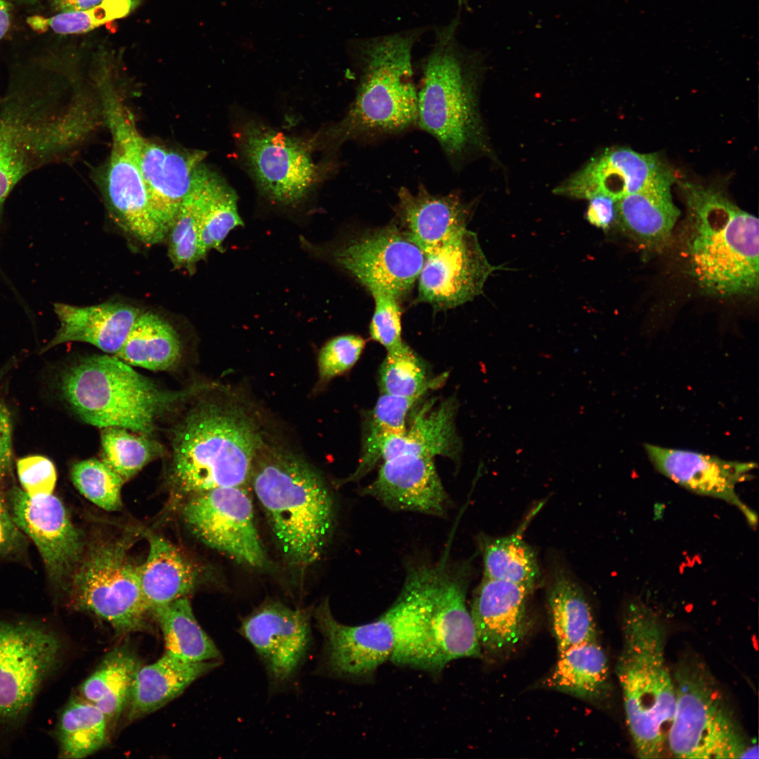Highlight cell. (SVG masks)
<instances>
[{
    "label": "cell",
    "instance_id": "obj_1",
    "mask_svg": "<svg viewBox=\"0 0 759 759\" xmlns=\"http://www.w3.org/2000/svg\"><path fill=\"white\" fill-rule=\"evenodd\" d=\"M467 566L410 567L403 588L388 609L395 632L390 661L398 666L438 673L460 658L482 656L466 602Z\"/></svg>",
    "mask_w": 759,
    "mask_h": 759
},
{
    "label": "cell",
    "instance_id": "obj_2",
    "mask_svg": "<svg viewBox=\"0 0 759 759\" xmlns=\"http://www.w3.org/2000/svg\"><path fill=\"white\" fill-rule=\"evenodd\" d=\"M264 446L256 417L230 394L198 398L173 432L169 478L174 491L190 496L242 486Z\"/></svg>",
    "mask_w": 759,
    "mask_h": 759
},
{
    "label": "cell",
    "instance_id": "obj_3",
    "mask_svg": "<svg viewBox=\"0 0 759 759\" xmlns=\"http://www.w3.org/2000/svg\"><path fill=\"white\" fill-rule=\"evenodd\" d=\"M51 77L12 81L0 98V219L14 186L57 161L89 129L84 102Z\"/></svg>",
    "mask_w": 759,
    "mask_h": 759
},
{
    "label": "cell",
    "instance_id": "obj_4",
    "mask_svg": "<svg viewBox=\"0 0 759 759\" xmlns=\"http://www.w3.org/2000/svg\"><path fill=\"white\" fill-rule=\"evenodd\" d=\"M686 205L684 252L688 271L704 293L753 295L758 289L759 223L724 193L678 182Z\"/></svg>",
    "mask_w": 759,
    "mask_h": 759
},
{
    "label": "cell",
    "instance_id": "obj_5",
    "mask_svg": "<svg viewBox=\"0 0 759 759\" xmlns=\"http://www.w3.org/2000/svg\"><path fill=\"white\" fill-rule=\"evenodd\" d=\"M249 479L287 561L301 567L316 562L334 523L331 494L320 474L300 456L264 444Z\"/></svg>",
    "mask_w": 759,
    "mask_h": 759
},
{
    "label": "cell",
    "instance_id": "obj_6",
    "mask_svg": "<svg viewBox=\"0 0 759 759\" xmlns=\"http://www.w3.org/2000/svg\"><path fill=\"white\" fill-rule=\"evenodd\" d=\"M623 646L616 674L626 724L638 758L663 753L675 708V682L665 659V628L640 601L630 602L623 616Z\"/></svg>",
    "mask_w": 759,
    "mask_h": 759
},
{
    "label": "cell",
    "instance_id": "obj_7",
    "mask_svg": "<svg viewBox=\"0 0 759 759\" xmlns=\"http://www.w3.org/2000/svg\"><path fill=\"white\" fill-rule=\"evenodd\" d=\"M421 34L413 30L360 44L355 98L344 117L327 131L330 145L398 135L416 126L412 52Z\"/></svg>",
    "mask_w": 759,
    "mask_h": 759
},
{
    "label": "cell",
    "instance_id": "obj_8",
    "mask_svg": "<svg viewBox=\"0 0 759 759\" xmlns=\"http://www.w3.org/2000/svg\"><path fill=\"white\" fill-rule=\"evenodd\" d=\"M458 25L456 17L436 32L422 65L416 124L437 141L455 168L483 145L476 94L479 58L459 44Z\"/></svg>",
    "mask_w": 759,
    "mask_h": 759
},
{
    "label": "cell",
    "instance_id": "obj_9",
    "mask_svg": "<svg viewBox=\"0 0 759 759\" xmlns=\"http://www.w3.org/2000/svg\"><path fill=\"white\" fill-rule=\"evenodd\" d=\"M64 400L85 422L151 434L157 422L200 387L162 389L117 356L94 355L68 366L60 379Z\"/></svg>",
    "mask_w": 759,
    "mask_h": 759
},
{
    "label": "cell",
    "instance_id": "obj_10",
    "mask_svg": "<svg viewBox=\"0 0 759 759\" xmlns=\"http://www.w3.org/2000/svg\"><path fill=\"white\" fill-rule=\"evenodd\" d=\"M64 641L45 621L0 620V753L21 734L36 699L63 661Z\"/></svg>",
    "mask_w": 759,
    "mask_h": 759
},
{
    "label": "cell",
    "instance_id": "obj_11",
    "mask_svg": "<svg viewBox=\"0 0 759 759\" xmlns=\"http://www.w3.org/2000/svg\"><path fill=\"white\" fill-rule=\"evenodd\" d=\"M675 708L666 744L678 758H758L708 670L696 660L679 664Z\"/></svg>",
    "mask_w": 759,
    "mask_h": 759
},
{
    "label": "cell",
    "instance_id": "obj_12",
    "mask_svg": "<svg viewBox=\"0 0 759 759\" xmlns=\"http://www.w3.org/2000/svg\"><path fill=\"white\" fill-rule=\"evenodd\" d=\"M132 538L93 542L69 581L72 606L107 622L119 635L147 630L152 614L141 588L139 565L129 555Z\"/></svg>",
    "mask_w": 759,
    "mask_h": 759
},
{
    "label": "cell",
    "instance_id": "obj_13",
    "mask_svg": "<svg viewBox=\"0 0 759 759\" xmlns=\"http://www.w3.org/2000/svg\"><path fill=\"white\" fill-rule=\"evenodd\" d=\"M331 259L372 294L398 299L418 279L425 254L394 226L369 232L334 248Z\"/></svg>",
    "mask_w": 759,
    "mask_h": 759
},
{
    "label": "cell",
    "instance_id": "obj_14",
    "mask_svg": "<svg viewBox=\"0 0 759 759\" xmlns=\"http://www.w3.org/2000/svg\"><path fill=\"white\" fill-rule=\"evenodd\" d=\"M182 512L191 531L209 547L250 566L265 565L252 500L242 486L194 494Z\"/></svg>",
    "mask_w": 759,
    "mask_h": 759
},
{
    "label": "cell",
    "instance_id": "obj_15",
    "mask_svg": "<svg viewBox=\"0 0 759 759\" xmlns=\"http://www.w3.org/2000/svg\"><path fill=\"white\" fill-rule=\"evenodd\" d=\"M246 162L260 188L285 205L302 199L319 177V169L299 140L257 124H247L240 138Z\"/></svg>",
    "mask_w": 759,
    "mask_h": 759
},
{
    "label": "cell",
    "instance_id": "obj_16",
    "mask_svg": "<svg viewBox=\"0 0 759 759\" xmlns=\"http://www.w3.org/2000/svg\"><path fill=\"white\" fill-rule=\"evenodd\" d=\"M7 503L15 524L36 545L51 582L62 588L69 584L84 541L62 501L53 494L32 497L13 487Z\"/></svg>",
    "mask_w": 759,
    "mask_h": 759
},
{
    "label": "cell",
    "instance_id": "obj_17",
    "mask_svg": "<svg viewBox=\"0 0 759 759\" xmlns=\"http://www.w3.org/2000/svg\"><path fill=\"white\" fill-rule=\"evenodd\" d=\"M499 268L488 262L476 235L465 228L425 254L418 298L439 309L456 307L481 294L489 275Z\"/></svg>",
    "mask_w": 759,
    "mask_h": 759
},
{
    "label": "cell",
    "instance_id": "obj_18",
    "mask_svg": "<svg viewBox=\"0 0 759 759\" xmlns=\"http://www.w3.org/2000/svg\"><path fill=\"white\" fill-rule=\"evenodd\" d=\"M458 408L457 400L453 398L438 403L434 401L426 403L412 414L402 433L363 443L358 465L345 482L358 481L377 463L399 455L456 458L462 446L455 427Z\"/></svg>",
    "mask_w": 759,
    "mask_h": 759
},
{
    "label": "cell",
    "instance_id": "obj_19",
    "mask_svg": "<svg viewBox=\"0 0 759 759\" xmlns=\"http://www.w3.org/2000/svg\"><path fill=\"white\" fill-rule=\"evenodd\" d=\"M315 618L324 638L326 663L333 674L351 679L369 678L390 660L395 632L388 609L373 621L348 625L335 619L325 600L316 610Z\"/></svg>",
    "mask_w": 759,
    "mask_h": 759
},
{
    "label": "cell",
    "instance_id": "obj_20",
    "mask_svg": "<svg viewBox=\"0 0 759 759\" xmlns=\"http://www.w3.org/2000/svg\"><path fill=\"white\" fill-rule=\"evenodd\" d=\"M649 459L659 472L699 495L723 500L736 507L749 525L758 517L737 493V486L748 480L757 467L752 462L732 461L699 452L645 444Z\"/></svg>",
    "mask_w": 759,
    "mask_h": 759
},
{
    "label": "cell",
    "instance_id": "obj_21",
    "mask_svg": "<svg viewBox=\"0 0 759 759\" xmlns=\"http://www.w3.org/2000/svg\"><path fill=\"white\" fill-rule=\"evenodd\" d=\"M131 146L150 212L166 237L191 189L194 172L202 163L205 153L166 147L145 138L137 129L132 135Z\"/></svg>",
    "mask_w": 759,
    "mask_h": 759
},
{
    "label": "cell",
    "instance_id": "obj_22",
    "mask_svg": "<svg viewBox=\"0 0 759 759\" xmlns=\"http://www.w3.org/2000/svg\"><path fill=\"white\" fill-rule=\"evenodd\" d=\"M240 631L263 660L271 680L282 684L292 677L307 652L310 618L303 610L271 602L248 616Z\"/></svg>",
    "mask_w": 759,
    "mask_h": 759
},
{
    "label": "cell",
    "instance_id": "obj_23",
    "mask_svg": "<svg viewBox=\"0 0 759 759\" xmlns=\"http://www.w3.org/2000/svg\"><path fill=\"white\" fill-rule=\"evenodd\" d=\"M671 171L656 153L612 148L597 155L554 189L558 195L587 199L603 195L615 202L640 192Z\"/></svg>",
    "mask_w": 759,
    "mask_h": 759
},
{
    "label": "cell",
    "instance_id": "obj_24",
    "mask_svg": "<svg viewBox=\"0 0 759 759\" xmlns=\"http://www.w3.org/2000/svg\"><path fill=\"white\" fill-rule=\"evenodd\" d=\"M532 592L522 585L483 577L469 609L482 656H505L524 640L529 629L527 604Z\"/></svg>",
    "mask_w": 759,
    "mask_h": 759
},
{
    "label": "cell",
    "instance_id": "obj_25",
    "mask_svg": "<svg viewBox=\"0 0 759 759\" xmlns=\"http://www.w3.org/2000/svg\"><path fill=\"white\" fill-rule=\"evenodd\" d=\"M362 493L394 511L442 516L448 506L434 458L427 455H403L382 462Z\"/></svg>",
    "mask_w": 759,
    "mask_h": 759
},
{
    "label": "cell",
    "instance_id": "obj_26",
    "mask_svg": "<svg viewBox=\"0 0 759 759\" xmlns=\"http://www.w3.org/2000/svg\"><path fill=\"white\" fill-rule=\"evenodd\" d=\"M112 150L105 180V195L118 225L147 246L166 237L150 209L145 187L131 146L130 136L111 134Z\"/></svg>",
    "mask_w": 759,
    "mask_h": 759
},
{
    "label": "cell",
    "instance_id": "obj_27",
    "mask_svg": "<svg viewBox=\"0 0 759 759\" xmlns=\"http://www.w3.org/2000/svg\"><path fill=\"white\" fill-rule=\"evenodd\" d=\"M397 197V215L403 231L424 254L466 228L469 208L456 193L432 194L420 183L416 193L401 187Z\"/></svg>",
    "mask_w": 759,
    "mask_h": 759
},
{
    "label": "cell",
    "instance_id": "obj_28",
    "mask_svg": "<svg viewBox=\"0 0 759 759\" xmlns=\"http://www.w3.org/2000/svg\"><path fill=\"white\" fill-rule=\"evenodd\" d=\"M53 310L60 326L53 338L44 347V351L60 344L81 342L115 355L142 312L133 305L121 302L88 306L56 303Z\"/></svg>",
    "mask_w": 759,
    "mask_h": 759
},
{
    "label": "cell",
    "instance_id": "obj_29",
    "mask_svg": "<svg viewBox=\"0 0 759 759\" xmlns=\"http://www.w3.org/2000/svg\"><path fill=\"white\" fill-rule=\"evenodd\" d=\"M670 171L649 186L615 202V225L646 249L663 247L671 235L680 211L674 204Z\"/></svg>",
    "mask_w": 759,
    "mask_h": 759
},
{
    "label": "cell",
    "instance_id": "obj_30",
    "mask_svg": "<svg viewBox=\"0 0 759 759\" xmlns=\"http://www.w3.org/2000/svg\"><path fill=\"white\" fill-rule=\"evenodd\" d=\"M217 661L192 663L168 652L140 666L126 706L129 720L153 713L179 696L195 680L218 666Z\"/></svg>",
    "mask_w": 759,
    "mask_h": 759
},
{
    "label": "cell",
    "instance_id": "obj_31",
    "mask_svg": "<svg viewBox=\"0 0 759 759\" xmlns=\"http://www.w3.org/2000/svg\"><path fill=\"white\" fill-rule=\"evenodd\" d=\"M149 552L139 565V578L144 599L150 611L194 588L197 572L193 564L174 544L150 533Z\"/></svg>",
    "mask_w": 759,
    "mask_h": 759
},
{
    "label": "cell",
    "instance_id": "obj_32",
    "mask_svg": "<svg viewBox=\"0 0 759 759\" xmlns=\"http://www.w3.org/2000/svg\"><path fill=\"white\" fill-rule=\"evenodd\" d=\"M558 655L542 686L590 702L607 696L610 689L608 660L597 640L574 645Z\"/></svg>",
    "mask_w": 759,
    "mask_h": 759
},
{
    "label": "cell",
    "instance_id": "obj_33",
    "mask_svg": "<svg viewBox=\"0 0 759 759\" xmlns=\"http://www.w3.org/2000/svg\"><path fill=\"white\" fill-rule=\"evenodd\" d=\"M192 188L200 216V244L203 259L212 249L221 250L229 233L243 224L235 190L217 174L201 163Z\"/></svg>",
    "mask_w": 759,
    "mask_h": 759
},
{
    "label": "cell",
    "instance_id": "obj_34",
    "mask_svg": "<svg viewBox=\"0 0 759 759\" xmlns=\"http://www.w3.org/2000/svg\"><path fill=\"white\" fill-rule=\"evenodd\" d=\"M141 666L129 647L110 651L94 671L82 683L79 696L100 709L110 727L126 708L136 673Z\"/></svg>",
    "mask_w": 759,
    "mask_h": 759
},
{
    "label": "cell",
    "instance_id": "obj_35",
    "mask_svg": "<svg viewBox=\"0 0 759 759\" xmlns=\"http://www.w3.org/2000/svg\"><path fill=\"white\" fill-rule=\"evenodd\" d=\"M547 604L557 651L597 640L591 607L580 587L566 573H554Z\"/></svg>",
    "mask_w": 759,
    "mask_h": 759
},
{
    "label": "cell",
    "instance_id": "obj_36",
    "mask_svg": "<svg viewBox=\"0 0 759 759\" xmlns=\"http://www.w3.org/2000/svg\"><path fill=\"white\" fill-rule=\"evenodd\" d=\"M181 354L182 344L172 325L157 313L142 311L115 356L130 365L163 371L176 365Z\"/></svg>",
    "mask_w": 759,
    "mask_h": 759
},
{
    "label": "cell",
    "instance_id": "obj_37",
    "mask_svg": "<svg viewBox=\"0 0 759 759\" xmlns=\"http://www.w3.org/2000/svg\"><path fill=\"white\" fill-rule=\"evenodd\" d=\"M109 724L103 712L81 696L71 698L58 715L53 731L59 756L86 758L108 742Z\"/></svg>",
    "mask_w": 759,
    "mask_h": 759
},
{
    "label": "cell",
    "instance_id": "obj_38",
    "mask_svg": "<svg viewBox=\"0 0 759 759\" xmlns=\"http://www.w3.org/2000/svg\"><path fill=\"white\" fill-rule=\"evenodd\" d=\"M152 614L162 630L166 652L192 663L220 659L219 651L195 619L187 597L157 607Z\"/></svg>",
    "mask_w": 759,
    "mask_h": 759
},
{
    "label": "cell",
    "instance_id": "obj_39",
    "mask_svg": "<svg viewBox=\"0 0 759 759\" xmlns=\"http://www.w3.org/2000/svg\"><path fill=\"white\" fill-rule=\"evenodd\" d=\"M524 525L507 536L481 539L484 577L534 590L540 579V567L534 550L523 538L521 530Z\"/></svg>",
    "mask_w": 759,
    "mask_h": 759
},
{
    "label": "cell",
    "instance_id": "obj_40",
    "mask_svg": "<svg viewBox=\"0 0 759 759\" xmlns=\"http://www.w3.org/2000/svg\"><path fill=\"white\" fill-rule=\"evenodd\" d=\"M440 378L429 379L423 361L403 342L387 350L379 371V386L382 394L422 397L441 382Z\"/></svg>",
    "mask_w": 759,
    "mask_h": 759
},
{
    "label": "cell",
    "instance_id": "obj_41",
    "mask_svg": "<svg viewBox=\"0 0 759 759\" xmlns=\"http://www.w3.org/2000/svg\"><path fill=\"white\" fill-rule=\"evenodd\" d=\"M129 431L107 427L101 432L103 461L124 481L163 452L162 446L156 441Z\"/></svg>",
    "mask_w": 759,
    "mask_h": 759
},
{
    "label": "cell",
    "instance_id": "obj_42",
    "mask_svg": "<svg viewBox=\"0 0 759 759\" xmlns=\"http://www.w3.org/2000/svg\"><path fill=\"white\" fill-rule=\"evenodd\" d=\"M141 1L103 0L98 5L84 11L60 12L48 18L34 15L27 18V23L39 33L48 30L60 34L85 33L128 15Z\"/></svg>",
    "mask_w": 759,
    "mask_h": 759
},
{
    "label": "cell",
    "instance_id": "obj_43",
    "mask_svg": "<svg viewBox=\"0 0 759 759\" xmlns=\"http://www.w3.org/2000/svg\"><path fill=\"white\" fill-rule=\"evenodd\" d=\"M168 254L174 268L190 273L203 259L200 244V216L193 188L182 202L167 234Z\"/></svg>",
    "mask_w": 759,
    "mask_h": 759
},
{
    "label": "cell",
    "instance_id": "obj_44",
    "mask_svg": "<svg viewBox=\"0 0 759 759\" xmlns=\"http://www.w3.org/2000/svg\"><path fill=\"white\" fill-rule=\"evenodd\" d=\"M71 478L80 493L97 506L107 511L122 507L121 489L125 481L103 461L89 459L75 463Z\"/></svg>",
    "mask_w": 759,
    "mask_h": 759
},
{
    "label": "cell",
    "instance_id": "obj_45",
    "mask_svg": "<svg viewBox=\"0 0 759 759\" xmlns=\"http://www.w3.org/2000/svg\"><path fill=\"white\" fill-rule=\"evenodd\" d=\"M421 398L382 394L371 412L363 443L404 432L412 410Z\"/></svg>",
    "mask_w": 759,
    "mask_h": 759
},
{
    "label": "cell",
    "instance_id": "obj_46",
    "mask_svg": "<svg viewBox=\"0 0 759 759\" xmlns=\"http://www.w3.org/2000/svg\"><path fill=\"white\" fill-rule=\"evenodd\" d=\"M365 340L355 335L337 336L328 341L318 357L320 382H327L350 370L359 359Z\"/></svg>",
    "mask_w": 759,
    "mask_h": 759
},
{
    "label": "cell",
    "instance_id": "obj_47",
    "mask_svg": "<svg viewBox=\"0 0 759 759\" xmlns=\"http://www.w3.org/2000/svg\"><path fill=\"white\" fill-rule=\"evenodd\" d=\"M372 295L375 301V311L370 325L371 337L387 350L401 345L403 342L398 299L382 292Z\"/></svg>",
    "mask_w": 759,
    "mask_h": 759
},
{
    "label": "cell",
    "instance_id": "obj_48",
    "mask_svg": "<svg viewBox=\"0 0 759 759\" xmlns=\"http://www.w3.org/2000/svg\"><path fill=\"white\" fill-rule=\"evenodd\" d=\"M17 473L21 489L28 495L53 494L57 473L54 464L48 458L36 455L20 458L17 462Z\"/></svg>",
    "mask_w": 759,
    "mask_h": 759
},
{
    "label": "cell",
    "instance_id": "obj_49",
    "mask_svg": "<svg viewBox=\"0 0 759 759\" xmlns=\"http://www.w3.org/2000/svg\"><path fill=\"white\" fill-rule=\"evenodd\" d=\"M24 542L25 536L13 520L7 500L0 494V554L16 552Z\"/></svg>",
    "mask_w": 759,
    "mask_h": 759
},
{
    "label": "cell",
    "instance_id": "obj_50",
    "mask_svg": "<svg viewBox=\"0 0 759 759\" xmlns=\"http://www.w3.org/2000/svg\"><path fill=\"white\" fill-rule=\"evenodd\" d=\"M11 413L0 398V485L11 472L13 461Z\"/></svg>",
    "mask_w": 759,
    "mask_h": 759
},
{
    "label": "cell",
    "instance_id": "obj_51",
    "mask_svg": "<svg viewBox=\"0 0 759 759\" xmlns=\"http://www.w3.org/2000/svg\"><path fill=\"white\" fill-rule=\"evenodd\" d=\"M585 219L592 226L609 231L616 221L615 200L610 197L597 195L589 200Z\"/></svg>",
    "mask_w": 759,
    "mask_h": 759
},
{
    "label": "cell",
    "instance_id": "obj_52",
    "mask_svg": "<svg viewBox=\"0 0 759 759\" xmlns=\"http://www.w3.org/2000/svg\"><path fill=\"white\" fill-rule=\"evenodd\" d=\"M103 0H51L53 8L60 12L79 11L91 8Z\"/></svg>",
    "mask_w": 759,
    "mask_h": 759
},
{
    "label": "cell",
    "instance_id": "obj_53",
    "mask_svg": "<svg viewBox=\"0 0 759 759\" xmlns=\"http://www.w3.org/2000/svg\"><path fill=\"white\" fill-rule=\"evenodd\" d=\"M9 25V6L4 0H0V39L7 32Z\"/></svg>",
    "mask_w": 759,
    "mask_h": 759
},
{
    "label": "cell",
    "instance_id": "obj_54",
    "mask_svg": "<svg viewBox=\"0 0 759 759\" xmlns=\"http://www.w3.org/2000/svg\"><path fill=\"white\" fill-rule=\"evenodd\" d=\"M22 1H27V2H33V1H35L37 0H22Z\"/></svg>",
    "mask_w": 759,
    "mask_h": 759
}]
</instances>
